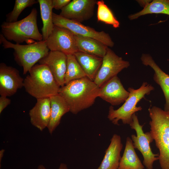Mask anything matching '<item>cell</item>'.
Returning a JSON list of instances; mask_svg holds the SVG:
<instances>
[{
	"label": "cell",
	"instance_id": "cell-7",
	"mask_svg": "<svg viewBox=\"0 0 169 169\" xmlns=\"http://www.w3.org/2000/svg\"><path fill=\"white\" fill-rule=\"evenodd\" d=\"M133 120L129 125L131 128L136 131V136L131 135V139L135 148L137 149L141 153L144 160L143 164L146 169H153L154 161L159 160V154L153 153L150 144L154 140L150 132L144 133L136 113L132 116Z\"/></svg>",
	"mask_w": 169,
	"mask_h": 169
},
{
	"label": "cell",
	"instance_id": "cell-26",
	"mask_svg": "<svg viewBox=\"0 0 169 169\" xmlns=\"http://www.w3.org/2000/svg\"><path fill=\"white\" fill-rule=\"evenodd\" d=\"M38 3L36 0H16L13 10L6 15V22H16L22 12L26 8L31 7Z\"/></svg>",
	"mask_w": 169,
	"mask_h": 169
},
{
	"label": "cell",
	"instance_id": "cell-1",
	"mask_svg": "<svg viewBox=\"0 0 169 169\" xmlns=\"http://www.w3.org/2000/svg\"><path fill=\"white\" fill-rule=\"evenodd\" d=\"M99 90L94 82L86 77L60 87L59 94L68 104L70 112L77 114L94 104L99 97Z\"/></svg>",
	"mask_w": 169,
	"mask_h": 169
},
{
	"label": "cell",
	"instance_id": "cell-12",
	"mask_svg": "<svg viewBox=\"0 0 169 169\" xmlns=\"http://www.w3.org/2000/svg\"><path fill=\"white\" fill-rule=\"evenodd\" d=\"M23 79L18 70L2 63L0 64V95L6 97L15 94L23 87Z\"/></svg>",
	"mask_w": 169,
	"mask_h": 169
},
{
	"label": "cell",
	"instance_id": "cell-21",
	"mask_svg": "<svg viewBox=\"0 0 169 169\" xmlns=\"http://www.w3.org/2000/svg\"><path fill=\"white\" fill-rule=\"evenodd\" d=\"M144 168L136 153L131 138L127 137L118 169H144Z\"/></svg>",
	"mask_w": 169,
	"mask_h": 169
},
{
	"label": "cell",
	"instance_id": "cell-2",
	"mask_svg": "<svg viewBox=\"0 0 169 169\" xmlns=\"http://www.w3.org/2000/svg\"><path fill=\"white\" fill-rule=\"evenodd\" d=\"M150 132L159 151L161 169H169V112L156 106L148 109Z\"/></svg>",
	"mask_w": 169,
	"mask_h": 169
},
{
	"label": "cell",
	"instance_id": "cell-17",
	"mask_svg": "<svg viewBox=\"0 0 169 169\" xmlns=\"http://www.w3.org/2000/svg\"><path fill=\"white\" fill-rule=\"evenodd\" d=\"M141 60L144 65L150 66L154 70V80L161 87L165 97L164 110L169 112V75L161 70L150 54H142Z\"/></svg>",
	"mask_w": 169,
	"mask_h": 169
},
{
	"label": "cell",
	"instance_id": "cell-30",
	"mask_svg": "<svg viewBox=\"0 0 169 169\" xmlns=\"http://www.w3.org/2000/svg\"><path fill=\"white\" fill-rule=\"evenodd\" d=\"M137 2L143 8L149 4L152 1L151 0H137Z\"/></svg>",
	"mask_w": 169,
	"mask_h": 169
},
{
	"label": "cell",
	"instance_id": "cell-16",
	"mask_svg": "<svg viewBox=\"0 0 169 169\" xmlns=\"http://www.w3.org/2000/svg\"><path fill=\"white\" fill-rule=\"evenodd\" d=\"M123 146L120 136L114 134L105 151L103 159L97 169H118Z\"/></svg>",
	"mask_w": 169,
	"mask_h": 169
},
{
	"label": "cell",
	"instance_id": "cell-22",
	"mask_svg": "<svg viewBox=\"0 0 169 169\" xmlns=\"http://www.w3.org/2000/svg\"><path fill=\"white\" fill-rule=\"evenodd\" d=\"M43 23L41 29L43 40L45 41L52 33L54 25L53 22L52 0H38Z\"/></svg>",
	"mask_w": 169,
	"mask_h": 169
},
{
	"label": "cell",
	"instance_id": "cell-18",
	"mask_svg": "<svg viewBox=\"0 0 169 169\" xmlns=\"http://www.w3.org/2000/svg\"><path fill=\"white\" fill-rule=\"evenodd\" d=\"M50 116L47 126L49 133L52 135L59 125L62 117L70 112L69 106L59 94L51 97Z\"/></svg>",
	"mask_w": 169,
	"mask_h": 169
},
{
	"label": "cell",
	"instance_id": "cell-14",
	"mask_svg": "<svg viewBox=\"0 0 169 169\" xmlns=\"http://www.w3.org/2000/svg\"><path fill=\"white\" fill-rule=\"evenodd\" d=\"M67 56L58 51H50L48 54L40 59L39 64L47 65L60 87L65 84V76L67 67Z\"/></svg>",
	"mask_w": 169,
	"mask_h": 169
},
{
	"label": "cell",
	"instance_id": "cell-19",
	"mask_svg": "<svg viewBox=\"0 0 169 169\" xmlns=\"http://www.w3.org/2000/svg\"><path fill=\"white\" fill-rule=\"evenodd\" d=\"M74 55L87 77L94 81L102 64L103 58L80 51Z\"/></svg>",
	"mask_w": 169,
	"mask_h": 169
},
{
	"label": "cell",
	"instance_id": "cell-3",
	"mask_svg": "<svg viewBox=\"0 0 169 169\" xmlns=\"http://www.w3.org/2000/svg\"><path fill=\"white\" fill-rule=\"evenodd\" d=\"M24 79L26 91L36 99L50 98L59 94L60 88L48 67L36 64Z\"/></svg>",
	"mask_w": 169,
	"mask_h": 169
},
{
	"label": "cell",
	"instance_id": "cell-6",
	"mask_svg": "<svg viewBox=\"0 0 169 169\" xmlns=\"http://www.w3.org/2000/svg\"><path fill=\"white\" fill-rule=\"evenodd\" d=\"M154 90V88L146 82H143L138 89H135L129 87V97L123 104L118 109L115 110L110 106L107 118L115 125H119L118 122L121 120L124 124L130 125L133 120V115L136 112L141 111L142 108L136 105L146 95H149Z\"/></svg>",
	"mask_w": 169,
	"mask_h": 169
},
{
	"label": "cell",
	"instance_id": "cell-5",
	"mask_svg": "<svg viewBox=\"0 0 169 169\" xmlns=\"http://www.w3.org/2000/svg\"><path fill=\"white\" fill-rule=\"evenodd\" d=\"M0 44L4 49H12L15 60L23 69V74L29 72L35 64L49 52L45 41L42 40L26 45L14 44L1 33Z\"/></svg>",
	"mask_w": 169,
	"mask_h": 169
},
{
	"label": "cell",
	"instance_id": "cell-28",
	"mask_svg": "<svg viewBox=\"0 0 169 169\" xmlns=\"http://www.w3.org/2000/svg\"><path fill=\"white\" fill-rule=\"evenodd\" d=\"M11 102V100L7 97L1 96L0 97V114L9 105Z\"/></svg>",
	"mask_w": 169,
	"mask_h": 169
},
{
	"label": "cell",
	"instance_id": "cell-20",
	"mask_svg": "<svg viewBox=\"0 0 169 169\" xmlns=\"http://www.w3.org/2000/svg\"><path fill=\"white\" fill-rule=\"evenodd\" d=\"M79 51L103 58L107 46L93 38L74 35Z\"/></svg>",
	"mask_w": 169,
	"mask_h": 169
},
{
	"label": "cell",
	"instance_id": "cell-4",
	"mask_svg": "<svg viewBox=\"0 0 169 169\" xmlns=\"http://www.w3.org/2000/svg\"><path fill=\"white\" fill-rule=\"evenodd\" d=\"M38 12L33 8L29 14L23 19L14 22H3L1 25V34L8 40L20 44H28L43 40L37 24Z\"/></svg>",
	"mask_w": 169,
	"mask_h": 169
},
{
	"label": "cell",
	"instance_id": "cell-23",
	"mask_svg": "<svg viewBox=\"0 0 169 169\" xmlns=\"http://www.w3.org/2000/svg\"><path fill=\"white\" fill-rule=\"evenodd\" d=\"M163 14L169 15V2L168 0H154L140 11L129 16L130 20L149 14Z\"/></svg>",
	"mask_w": 169,
	"mask_h": 169
},
{
	"label": "cell",
	"instance_id": "cell-29",
	"mask_svg": "<svg viewBox=\"0 0 169 169\" xmlns=\"http://www.w3.org/2000/svg\"><path fill=\"white\" fill-rule=\"evenodd\" d=\"M38 169H46V168L44 165H40L38 166ZM58 169H68L67 166L65 163H61L59 165Z\"/></svg>",
	"mask_w": 169,
	"mask_h": 169
},
{
	"label": "cell",
	"instance_id": "cell-24",
	"mask_svg": "<svg viewBox=\"0 0 169 169\" xmlns=\"http://www.w3.org/2000/svg\"><path fill=\"white\" fill-rule=\"evenodd\" d=\"M67 67L65 76V85L72 81L87 77L75 55L74 54H68L67 55Z\"/></svg>",
	"mask_w": 169,
	"mask_h": 169
},
{
	"label": "cell",
	"instance_id": "cell-27",
	"mask_svg": "<svg viewBox=\"0 0 169 169\" xmlns=\"http://www.w3.org/2000/svg\"><path fill=\"white\" fill-rule=\"evenodd\" d=\"M71 1V0H52L53 8L57 10H61Z\"/></svg>",
	"mask_w": 169,
	"mask_h": 169
},
{
	"label": "cell",
	"instance_id": "cell-9",
	"mask_svg": "<svg viewBox=\"0 0 169 169\" xmlns=\"http://www.w3.org/2000/svg\"><path fill=\"white\" fill-rule=\"evenodd\" d=\"M102 58V64L94 81L99 88L130 65L129 61L123 60L108 47Z\"/></svg>",
	"mask_w": 169,
	"mask_h": 169
},
{
	"label": "cell",
	"instance_id": "cell-11",
	"mask_svg": "<svg viewBox=\"0 0 169 169\" xmlns=\"http://www.w3.org/2000/svg\"><path fill=\"white\" fill-rule=\"evenodd\" d=\"M96 0H73L61 10L59 14L66 18L81 23L93 15Z\"/></svg>",
	"mask_w": 169,
	"mask_h": 169
},
{
	"label": "cell",
	"instance_id": "cell-8",
	"mask_svg": "<svg viewBox=\"0 0 169 169\" xmlns=\"http://www.w3.org/2000/svg\"><path fill=\"white\" fill-rule=\"evenodd\" d=\"M53 19L54 25L66 28L74 35L94 38L108 47H112L114 45V43L109 34L104 31H97L81 23L66 18L54 13Z\"/></svg>",
	"mask_w": 169,
	"mask_h": 169
},
{
	"label": "cell",
	"instance_id": "cell-31",
	"mask_svg": "<svg viewBox=\"0 0 169 169\" xmlns=\"http://www.w3.org/2000/svg\"><path fill=\"white\" fill-rule=\"evenodd\" d=\"M5 150L3 149H2L0 151V167H1V163L2 158L4 156Z\"/></svg>",
	"mask_w": 169,
	"mask_h": 169
},
{
	"label": "cell",
	"instance_id": "cell-25",
	"mask_svg": "<svg viewBox=\"0 0 169 169\" xmlns=\"http://www.w3.org/2000/svg\"><path fill=\"white\" fill-rule=\"evenodd\" d=\"M98 6L97 18L99 21L112 25L115 28L119 27L120 23L112 12L102 0L97 1Z\"/></svg>",
	"mask_w": 169,
	"mask_h": 169
},
{
	"label": "cell",
	"instance_id": "cell-32",
	"mask_svg": "<svg viewBox=\"0 0 169 169\" xmlns=\"http://www.w3.org/2000/svg\"><path fill=\"white\" fill-rule=\"evenodd\" d=\"M168 1H169V0H168Z\"/></svg>",
	"mask_w": 169,
	"mask_h": 169
},
{
	"label": "cell",
	"instance_id": "cell-15",
	"mask_svg": "<svg viewBox=\"0 0 169 169\" xmlns=\"http://www.w3.org/2000/svg\"><path fill=\"white\" fill-rule=\"evenodd\" d=\"M51 112L50 98L37 99L35 105L29 111L32 125L40 131L48 126Z\"/></svg>",
	"mask_w": 169,
	"mask_h": 169
},
{
	"label": "cell",
	"instance_id": "cell-13",
	"mask_svg": "<svg viewBox=\"0 0 169 169\" xmlns=\"http://www.w3.org/2000/svg\"><path fill=\"white\" fill-rule=\"evenodd\" d=\"M129 95L116 76L100 88L99 97L112 105H117L124 102Z\"/></svg>",
	"mask_w": 169,
	"mask_h": 169
},
{
	"label": "cell",
	"instance_id": "cell-10",
	"mask_svg": "<svg viewBox=\"0 0 169 169\" xmlns=\"http://www.w3.org/2000/svg\"><path fill=\"white\" fill-rule=\"evenodd\" d=\"M45 42L50 51L60 52L66 55L74 54L79 51L74 34L64 27L54 25Z\"/></svg>",
	"mask_w": 169,
	"mask_h": 169
}]
</instances>
